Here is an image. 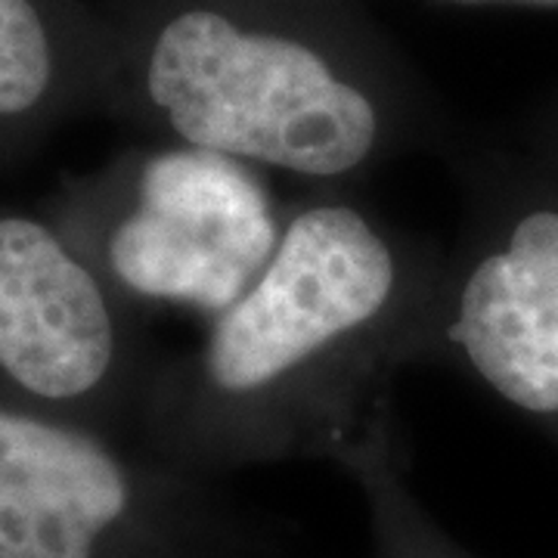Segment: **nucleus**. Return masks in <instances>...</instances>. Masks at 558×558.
<instances>
[{
  "label": "nucleus",
  "mask_w": 558,
  "mask_h": 558,
  "mask_svg": "<svg viewBox=\"0 0 558 558\" xmlns=\"http://www.w3.org/2000/svg\"><path fill=\"white\" fill-rule=\"evenodd\" d=\"M447 248L344 193L286 205L277 252L202 339L161 360L137 440L211 478L323 459L391 403L407 366H432Z\"/></svg>",
  "instance_id": "1"
},
{
  "label": "nucleus",
  "mask_w": 558,
  "mask_h": 558,
  "mask_svg": "<svg viewBox=\"0 0 558 558\" xmlns=\"http://www.w3.org/2000/svg\"><path fill=\"white\" fill-rule=\"evenodd\" d=\"M116 100L159 143L314 186L459 146L398 60L326 0H146L121 38Z\"/></svg>",
  "instance_id": "2"
},
{
  "label": "nucleus",
  "mask_w": 558,
  "mask_h": 558,
  "mask_svg": "<svg viewBox=\"0 0 558 558\" xmlns=\"http://www.w3.org/2000/svg\"><path fill=\"white\" fill-rule=\"evenodd\" d=\"M0 558H277V546L223 478L0 403Z\"/></svg>",
  "instance_id": "3"
},
{
  "label": "nucleus",
  "mask_w": 558,
  "mask_h": 558,
  "mask_svg": "<svg viewBox=\"0 0 558 558\" xmlns=\"http://www.w3.org/2000/svg\"><path fill=\"white\" fill-rule=\"evenodd\" d=\"M53 223L128 307L208 323L277 252L286 205L245 161L159 143L75 183Z\"/></svg>",
  "instance_id": "4"
},
{
  "label": "nucleus",
  "mask_w": 558,
  "mask_h": 558,
  "mask_svg": "<svg viewBox=\"0 0 558 558\" xmlns=\"http://www.w3.org/2000/svg\"><path fill=\"white\" fill-rule=\"evenodd\" d=\"M462 227L447 248L432 366L478 385L558 450V174L521 149H453Z\"/></svg>",
  "instance_id": "5"
},
{
  "label": "nucleus",
  "mask_w": 558,
  "mask_h": 558,
  "mask_svg": "<svg viewBox=\"0 0 558 558\" xmlns=\"http://www.w3.org/2000/svg\"><path fill=\"white\" fill-rule=\"evenodd\" d=\"M159 363L53 220L0 208V403L137 438Z\"/></svg>",
  "instance_id": "6"
},
{
  "label": "nucleus",
  "mask_w": 558,
  "mask_h": 558,
  "mask_svg": "<svg viewBox=\"0 0 558 558\" xmlns=\"http://www.w3.org/2000/svg\"><path fill=\"white\" fill-rule=\"evenodd\" d=\"M332 465L360 487L369 558H478L447 534V527L416 497L395 403L381 407Z\"/></svg>",
  "instance_id": "7"
},
{
  "label": "nucleus",
  "mask_w": 558,
  "mask_h": 558,
  "mask_svg": "<svg viewBox=\"0 0 558 558\" xmlns=\"http://www.w3.org/2000/svg\"><path fill=\"white\" fill-rule=\"evenodd\" d=\"M65 97V62L40 0H0V156L25 146Z\"/></svg>",
  "instance_id": "8"
},
{
  "label": "nucleus",
  "mask_w": 558,
  "mask_h": 558,
  "mask_svg": "<svg viewBox=\"0 0 558 558\" xmlns=\"http://www.w3.org/2000/svg\"><path fill=\"white\" fill-rule=\"evenodd\" d=\"M524 149H527V153H534L543 165H549V168L558 174V112L539 124L537 131L531 134V140H527V146H524Z\"/></svg>",
  "instance_id": "9"
},
{
  "label": "nucleus",
  "mask_w": 558,
  "mask_h": 558,
  "mask_svg": "<svg viewBox=\"0 0 558 558\" xmlns=\"http://www.w3.org/2000/svg\"><path fill=\"white\" fill-rule=\"evenodd\" d=\"M450 3H490V0H450ZM519 3H543V7H558V0H519Z\"/></svg>",
  "instance_id": "10"
}]
</instances>
